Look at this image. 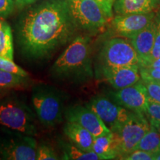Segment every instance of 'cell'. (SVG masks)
I'll use <instances>...</instances> for the list:
<instances>
[{
    "label": "cell",
    "mask_w": 160,
    "mask_h": 160,
    "mask_svg": "<svg viewBox=\"0 0 160 160\" xmlns=\"http://www.w3.org/2000/svg\"><path fill=\"white\" fill-rule=\"evenodd\" d=\"M77 29L67 0H48L19 19L18 45L28 59H48L77 37Z\"/></svg>",
    "instance_id": "6da1fadb"
},
{
    "label": "cell",
    "mask_w": 160,
    "mask_h": 160,
    "mask_svg": "<svg viewBox=\"0 0 160 160\" xmlns=\"http://www.w3.org/2000/svg\"><path fill=\"white\" fill-rule=\"evenodd\" d=\"M91 42L88 36H77L58 57L51 76L58 81L82 83L93 77Z\"/></svg>",
    "instance_id": "7a4b0ae2"
},
{
    "label": "cell",
    "mask_w": 160,
    "mask_h": 160,
    "mask_svg": "<svg viewBox=\"0 0 160 160\" xmlns=\"http://www.w3.org/2000/svg\"><path fill=\"white\" fill-rule=\"evenodd\" d=\"M37 117L22 99L13 93L0 94V125L25 134H37Z\"/></svg>",
    "instance_id": "3957f363"
},
{
    "label": "cell",
    "mask_w": 160,
    "mask_h": 160,
    "mask_svg": "<svg viewBox=\"0 0 160 160\" xmlns=\"http://www.w3.org/2000/svg\"><path fill=\"white\" fill-rule=\"evenodd\" d=\"M31 100L38 121L43 126L52 128L62 122L65 100L62 91L39 83L33 86Z\"/></svg>",
    "instance_id": "277c9868"
},
{
    "label": "cell",
    "mask_w": 160,
    "mask_h": 160,
    "mask_svg": "<svg viewBox=\"0 0 160 160\" xmlns=\"http://www.w3.org/2000/svg\"><path fill=\"white\" fill-rule=\"evenodd\" d=\"M78 28L96 33L111 21L102 5L96 0H67Z\"/></svg>",
    "instance_id": "5b68a950"
},
{
    "label": "cell",
    "mask_w": 160,
    "mask_h": 160,
    "mask_svg": "<svg viewBox=\"0 0 160 160\" xmlns=\"http://www.w3.org/2000/svg\"><path fill=\"white\" fill-rule=\"evenodd\" d=\"M99 65L118 68L128 66L140 67L137 51L128 39L113 37L105 42L98 56Z\"/></svg>",
    "instance_id": "8992f818"
},
{
    "label": "cell",
    "mask_w": 160,
    "mask_h": 160,
    "mask_svg": "<svg viewBox=\"0 0 160 160\" xmlns=\"http://www.w3.org/2000/svg\"><path fill=\"white\" fill-rule=\"evenodd\" d=\"M151 128V124L145 113L132 111L128 119L114 133L119 146V157L134 151L138 144Z\"/></svg>",
    "instance_id": "52a82bcc"
},
{
    "label": "cell",
    "mask_w": 160,
    "mask_h": 160,
    "mask_svg": "<svg viewBox=\"0 0 160 160\" xmlns=\"http://www.w3.org/2000/svg\"><path fill=\"white\" fill-rule=\"evenodd\" d=\"M37 146L33 136L11 130L8 137L0 140V159L36 160Z\"/></svg>",
    "instance_id": "ba28073f"
},
{
    "label": "cell",
    "mask_w": 160,
    "mask_h": 160,
    "mask_svg": "<svg viewBox=\"0 0 160 160\" xmlns=\"http://www.w3.org/2000/svg\"><path fill=\"white\" fill-rule=\"evenodd\" d=\"M85 105L94 111L113 133L119 131L132 112L119 104L113 102L108 98L100 95L92 98Z\"/></svg>",
    "instance_id": "9c48e42d"
},
{
    "label": "cell",
    "mask_w": 160,
    "mask_h": 160,
    "mask_svg": "<svg viewBox=\"0 0 160 160\" xmlns=\"http://www.w3.org/2000/svg\"><path fill=\"white\" fill-rule=\"evenodd\" d=\"M156 17L155 12L118 14L111 19L112 32L115 35L130 39L149 25Z\"/></svg>",
    "instance_id": "30bf717a"
},
{
    "label": "cell",
    "mask_w": 160,
    "mask_h": 160,
    "mask_svg": "<svg viewBox=\"0 0 160 160\" xmlns=\"http://www.w3.org/2000/svg\"><path fill=\"white\" fill-rule=\"evenodd\" d=\"M64 116L67 122L82 126L94 138L111 132L99 116L87 105H76L66 108Z\"/></svg>",
    "instance_id": "8fae6325"
},
{
    "label": "cell",
    "mask_w": 160,
    "mask_h": 160,
    "mask_svg": "<svg viewBox=\"0 0 160 160\" xmlns=\"http://www.w3.org/2000/svg\"><path fill=\"white\" fill-rule=\"evenodd\" d=\"M113 99L116 102L130 111L145 114L149 101L147 90L142 80L133 85L117 90L113 93Z\"/></svg>",
    "instance_id": "7c38bea8"
},
{
    "label": "cell",
    "mask_w": 160,
    "mask_h": 160,
    "mask_svg": "<svg viewBox=\"0 0 160 160\" xmlns=\"http://www.w3.org/2000/svg\"><path fill=\"white\" fill-rule=\"evenodd\" d=\"M98 69L102 77L116 90L125 88L141 80L138 66L112 68L99 65Z\"/></svg>",
    "instance_id": "4fadbf2b"
},
{
    "label": "cell",
    "mask_w": 160,
    "mask_h": 160,
    "mask_svg": "<svg viewBox=\"0 0 160 160\" xmlns=\"http://www.w3.org/2000/svg\"><path fill=\"white\" fill-rule=\"evenodd\" d=\"M157 32V20H153L145 29L130 39L140 61V67L145 66L149 61Z\"/></svg>",
    "instance_id": "5bb4252c"
},
{
    "label": "cell",
    "mask_w": 160,
    "mask_h": 160,
    "mask_svg": "<svg viewBox=\"0 0 160 160\" xmlns=\"http://www.w3.org/2000/svg\"><path fill=\"white\" fill-rule=\"evenodd\" d=\"M160 6V0H116L113 10L116 14L145 13L155 12Z\"/></svg>",
    "instance_id": "9a60e30c"
},
{
    "label": "cell",
    "mask_w": 160,
    "mask_h": 160,
    "mask_svg": "<svg viewBox=\"0 0 160 160\" xmlns=\"http://www.w3.org/2000/svg\"><path fill=\"white\" fill-rule=\"evenodd\" d=\"M65 135L73 145L85 151H93L94 137L79 124L68 122L63 128Z\"/></svg>",
    "instance_id": "2e32d148"
},
{
    "label": "cell",
    "mask_w": 160,
    "mask_h": 160,
    "mask_svg": "<svg viewBox=\"0 0 160 160\" xmlns=\"http://www.w3.org/2000/svg\"><path fill=\"white\" fill-rule=\"evenodd\" d=\"M93 151L100 157V159H113L119 157V146L117 136L114 133L99 136L94 139Z\"/></svg>",
    "instance_id": "e0dca14e"
},
{
    "label": "cell",
    "mask_w": 160,
    "mask_h": 160,
    "mask_svg": "<svg viewBox=\"0 0 160 160\" xmlns=\"http://www.w3.org/2000/svg\"><path fill=\"white\" fill-rule=\"evenodd\" d=\"M59 146L62 152V159L65 160H98L100 157L95 152L85 151L73 145L71 142L60 141Z\"/></svg>",
    "instance_id": "ac0fdd59"
},
{
    "label": "cell",
    "mask_w": 160,
    "mask_h": 160,
    "mask_svg": "<svg viewBox=\"0 0 160 160\" xmlns=\"http://www.w3.org/2000/svg\"><path fill=\"white\" fill-rule=\"evenodd\" d=\"M136 149L142 150L153 155L160 153V133L154 126L151 125L150 129L140 140Z\"/></svg>",
    "instance_id": "d6986e66"
},
{
    "label": "cell",
    "mask_w": 160,
    "mask_h": 160,
    "mask_svg": "<svg viewBox=\"0 0 160 160\" xmlns=\"http://www.w3.org/2000/svg\"><path fill=\"white\" fill-rule=\"evenodd\" d=\"M0 57L13 59V38L10 25L4 22L0 28Z\"/></svg>",
    "instance_id": "ffe728a7"
},
{
    "label": "cell",
    "mask_w": 160,
    "mask_h": 160,
    "mask_svg": "<svg viewBox=\"0 0 160 160\" xmlns=\"http://www.w3.org/2000/svg\"><path fill=\"white\" fill-rule=\"evenodd\" d=\"M31 79L0 69V89L23 88L30 85Z\"/></svg>",
    "instance_id": "44dd1931"
},
{
    "label": "cell",
    "mask_w": 160,
    "mask_h": 160,
    "mask_svg": "<svg viewBox=\"0 0 160 160\" xmlns=\"http://www.w3.org/2000/svg\"><path fill=\"white\" fill-rule=\"evenodd\" d=\"M0 69L22 77H28L29 74L23 68L17 65L13 60L0 57Z\"/></svg>",
    "instance_id": "7402d4cb"
},
{
    "label": "cell",
    "mask_w": 160,
    "mask_h": 160,
    "mask_svg": "<svg viewBox=\"0 0 160 160\" xmlns=\"http://www.w3.org/2000/svg\"><path fill=\"white\" fill-rule=\"evenodd\" d=\"M60 159L54 149L51 145L41 143L37 146V160H57Z\"/></svg>",
    "instance_id": "603a6c76"
},
{
    "label": "cell",
    "mask_w": 160,
    "mask_h": 160,
    "mask_svg": "<svg viewBox=\"0 0 160 160\" xmlns=\"http://www.w3.org/2000/svg\"><path fill=\"white\" fill-rule=\"evenodd\" d=\"M142 81L147 90L148 99L151 101L160 103V82L151 81V80H142Z\"/></svg>",
    "instance_id": "cb8c5ba5"
},
{
    "label": "cell",
    "mask_w": 160,
    "mask_h": 160,
    "mask_svg": "<svg viewBox=\"0 0 160 160\" xmlns=\"http://www.w3.org/2000/svg\"><path fill=\"white\" fill-rule=\"evenodd\" d=\"M145 115L151 125L160 123V103L149 99Z\"/></svg>",
    "instance_id": "d4e9b609"
},
{
    "label": "cell",
    "mask_w": 160,
    "mask_h": 160,
    "mask_svg": "<svg viewBox=\"0 0 160 160\" xmlns=\"http://www.w3.org/2000/svg\"><path fill=\"white\" fill-rule=\"evenodd\" d=\"M156 20H157V32H156L155 40L154 43H153V49H152L151 56H150L149 58V61L148 64L151 62V61H153V60L160 58V15L157 16Z\"/></svg>",
    "instance_id": "484cf974"
},
{
    "label": "cell",
    "mask_w": 160,
    "mask_h": 160,
    "mask_svg": "<svg viewBox=\"0 0 160 160\" xmlns=\"http://www.w3.org/2000/svg\"><path fill=\"white\" fill-rule=\"evenodd\" d=\"M154 155L151 154L148 152L142 151V150L135 149L131 153L122 156L119 158V159L124 160H154Z\"/></svg>",
    "instance_id": "4316f807"
},
{
    "label": "cell",
    "mask_w": 160,
    "mask_h": 160,
    "mask_svg": "<svg viewBox=\"0 0 160 160\" xmlns=\"http://www.w3.org/2000/svg\"><path fill=\"white\" fill-rule=\"evenodd\" d=\"M139 73L142 80L160 82V70L143 66L139 68Z\"/></svg>",
    "instance_id": "83f0119b"
},
{
    "label": "cell",
    "mask_w": 160,
    "mask_h": 160,
    "mask_svg": "<svg viewBox=\"0 0 160 160\" xmlns=\"http://www.w3.org/2000/svg\"><path fill=\"white\" fill-rule=\"evenodd\" d=\"M15 8L14 0H0V18L9 17Z\"/></svg>",
    "instance_id": "f1b7e54d"
},
{
    "label": "cell",
    "mask_w": 160,
    "mask_h": 160,
    "mask_svg": "<svg viewBox=\"0 0 160 160\" xmlns=\"http://www.w3.org/2000/svg\"><path fill=\"white\" fill-rule=\"evenodd\" d=\"M103 8L108 15L113 19V8L116 0H96Z\"/></svg>",
    "instance_id": "f546056e"
},
{
    "label": "cell",
    "mask_w": 160,
    "mask_h": 160,
    "mask_svg": "<svg viewBox=\"0 0 160 160\" xmlns=\"http://www.w3.org/2000/svg\"><path fill=\"white\" fill-rule=\"evenodd\" d=\"M37 0H14L15 7L21 10L33 4Z\"/></svg>",
    "instance_id": "4dcf8cb0"
},
{
    "label": "cell",
    "mask_w": 160,
    "mask_h": 160,
    "mask_svg": "<svg viewBox=\"0 0 160 160\" xmlns=\"http://www.w3.org/2000/svg\"><path fill=\"white\" fill-rule=\"evenodd\" d=\"M145 66H147V67L152 68L160 70V58H159V59H157L153 60V61H151V62H149L147 65H145Z\"/></svg>",
    "instance_id": "1f68e13d"
},
{
    "label": "cell",
    "mask_w": 160,
    "mask_h": 160,
    "mask_svg": "<svg viewBox=\"0 0 160 160\" xmlns=\"http://www.w3.org/2000/svg\"><path fill=\"white\" fill-rule=\"evenodd\" d=\"M151 125L154 126L156 128H157V131H159V133H160V123H159V124H156V125Z\"/></svg>",
    "instance_id": "d6a6232c"
},
{
    "label": "cell",
    "mask_w": 160,
    "mask_h": 160,
    "mask_svg": "<svg viewBox=\"0 0 160 160\" xmlns=\"http://www.w3.org/2000/svg\"><path fill=\"white\" fill-rule=\"evenodd\" d=\"M153 159H154V160H160V153L155 154L154 157H153Z\"/></svg>",
    "instance_id": "836d02e7"
},
{
    "label": "cell",
    "mask_w": 160,
    "mask_h": 160,
    "mask_svg": "<svg viewBox=\"0 0 160 160\" xmlns=\"http://www.w3.org/2000/svg\"><path fill=\"white\" fill-rule=\"evenodd\" d=\"M4 21H5V20H4V18H0V28H1V27H2V25Z\"/></svg>",
    "instance_id": "e575fe53"
}]
</instances>
